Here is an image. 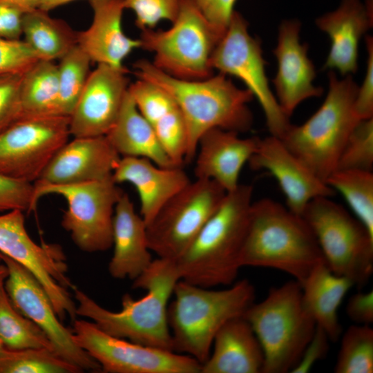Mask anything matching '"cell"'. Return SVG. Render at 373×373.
Masks as SVG:
<instances>
[{"mask_svg":"<svg viewBox=\"0 0 373 373\" xmlns=\"http://www.w3.org/2000/svg\"><path fill=\"white\" fill-rule=\"evenodd\" d=\"M135 75L160 86L175 100L187 132L185 162L195 156L198 141L207 131L219 128L238 133L248 131L253 115L248 104L252 94L237 87L227 75L218 73L202 79H182L156 68L151 61L134 64Z\"/></svg>","mask_w":373,"mask_h":373,"instance_id":"cell-1","label":"cell"},{"mask_svg":"<svg viewBox=\"0 0 373 373\" xmlns=\"http://www.w3.org/2000/svg\"><path fill=\"white\" fill-rule=\"evenodd\" d=\"M179 280L175 260L157 258L133 280V288L146 290L143 297L125 294L120 311L112 312L74 286L76 314L111 336L173 352L167 312Z\"/></svg>","mask_w":373,"mask_h":373,"instance_id":"cell-2","label":"cell"},{"mask_svg":"<svg viewBox=\"0 0 373 373\" xmlns=\"http://www.w3.org/2000/svg\"><path fill=\"white\" fill-rule=\"evenodd\" d=\"M253 186L240 184L227 192L185 251L175 260L180 280L211 288L231 285L238 274Z\"/></svg>","mask_w":373,"mask_h":373,"instance_id":"cell-3","label":"cell"},{"mask_svg":"<svg viewBox=\"0 0 373 373\" xmlns=\"http://www.w3.org/2000/svg\"><path fill=\"white\" fill-rule=\"evenodd\" d=\"M322 262H325L316 239L302 216L270 198L252 202L242 267L278 269L302 285Z\"/></svg>","mask_w":373,"mask_h":373,"instance_id":"cell-4","label":"cell"},{"mask_svg":"<svg viewBox=\"0 0 373 373\" xmlns=\"http://www.w3.org/2000/svg\"><path fill=\"white\" fill-rule=\"evenodd\" d=\"M168 307L173 352L202 364L209 356L215 336L231 318L241 316L254 303L255 288L247 279L219 290L179 280Z\"/></svg>","mask_w":373,"mask_h":373,"instance_id":"cell-5","label":"cell"},{"mask_svg":"<svg viewBox=\"0 0 373 373\" xmlns=\"http://www.w3.org/2000/svg\"><path fill=\"white\" fill-rule=\"evenodd\" d=\"M329 90L319 108L303 124L292 125L280 137L284 144L318 178L336 170L350 133L361 121L354 103L358 86L351 75L339 79L328 73Z\"/></svg>","mask_w":373,"mask_h":373,"instance_id":"cell-6","label":"cell"},{"mask_svg":"<svg viewBox=\"0 0 373 373\" xmlns=\"http://www.w3.org/2000/svg\"><path fill=\"white\" fill-rule=\"evenodd\" d=\"M242 316L262 347V373L291 372L316 327L304 307L302 286L295 280L270 289L267 297L254 303Z\"/></svg>","mask_w":373,"mask_h":373,"instance_id":"cell-7","label":"cell"},{"mask_svg":"<svg viewBox=\"0 0 373 373\" xmlns=\"http://www.w3.org/2000/svg\"><path fill=\"white\" fill-rule=\"evenodd\" d=\"M222 36L191 0H180L178 15L166 30H142L141 48L153 54V64L178 79H202L213 74L212 54Z\"/></svg>","mask_w":373,"mask_h":373,"instance_id":"cell-8","label":"cell"},{"mask_svg":"<svg viewBox=\"0 0 373 373\" xmlns=\"http://www.w3.org/2000/svg\"><path fill=\"white\" fill-rule=\"evenodd\" d=\"M332 198H314L301 216L313 232L330 270L361 289L373 272V236Z\"/></svg>","mask_w":373,"mask_h":373,"instance_id":"cell-9","label":"cell"},{"mask_svg":"<svg viewBox=\"0 0 373 373\" xmlns=\"http://www.w3.org/2000/svg\"><path fill=\"white\" fill-rule=\"evenodd\" d=\"M33 184L35 208L39 200L49 194L66 200L61 224L79 249L93 253L112 247L115 207L124 193L112 178L64 185L37 180Z\"/></svg>","mask_w":373,"mask_h":373,"instance_id":"cell-10","label":"cell"},{"mask_svg":"<svg viewBox=\"0 0 373 373\" xmlns=\"http://www.w3.org/2000/svg\"><path fill=\"white\" fill-rule=\"evenodd\" d=\"M226 194L213 180L191 181L146 225L150 251L158 258L177 260L218 209Z\"/></svg>","mask_w":373,"mask_h":373,"instance_id":"cell-11","label":"cell"},{"mask_svg":"<svg viewBox=\"0 0 373 373\" xmlns=\"http://www.w3.org/2000/svg\"><path fill=\"white\" fill-rule=\"evenodd\" d=\"M266 64L260 40L251 35L247 20L234 10L212 54L211 67L244 83L262 109L271 135L280 138L291 123L270 89Z\"/></svg>","mask_w":373,"mask_h":373,"instance_id":"cell-12","label":"cell"},{"mask_svg":"<svg viewBox=\"0 0 373 373\" xmlns=\"http://www.w3.org/2000/svg\"><path fill=\"white\" fill-rule=\"evenodd\" d=\"M76 343L106 373H200L193 357L111 336L92 321H73Z\"/></svg>","mask_w":373,"mask_h":373,"instance_id":"cell-13","label":"cell"},{"mask_svg":"<svg viewBox=\"0 0 373 373\" xmlns=\"http://www.w3.org/2000/svg\"><path fill=\"white\" fill-rule=\"evenodd\" d=\"M0 253L30 271L42 285L56 314L63 321L75 320L76 305L68 291L73 288L67 276L64 255L57 245L37 244L25 226L23 211L12 210L0 215Z\"/></svg>","mask_w":373,"mask_h":373,"instance_id":"cell-14","label":"cell"},{"mask_svg":"<svg viewBox=\"0 0 373 373\" xmlns=\"http://www.w3.org/2000/svg\"><path fill=\"white\" fill-rule=\"evenodd\" d=\"M70 117L21 118L0 134V173L35 182L68 142Z\"/></svg>","mask_w":373,"mask_h":373,"instance_id":"cell-15","label":"cell"},{"mask_svg":"<svg viewBox=\"0 0 373 373\" xmlns=\"http://www.w3.org/2000/svg\"><path fill=\"white\" fill-rule=\"evenodd\" d=\"M0 258L8 269L3 286L12 304L46 334L54 352L82 372H102L99 364L76 343L72 329L62 324L49 296L35 276L1 253Z\"/></svg>","mask_w":373,"mask_h":373,"instance_id":"cell-16","label":"cell"},{"mask_svg":"<svg viewBox=\"0 0 373 373\" xmlns=\"http://www.w3.org/2000/svg\"><path fill=\"white\" fill-rule=\"evenodd\" d=\"M126 68L99 64L90 73L86 86L70 116L74 137L106 135L115 124L128 92Z\"/></svg>","mask_w":373,"mask_h":373,"instance_id":"cell-17","label":"cell"},{"mask_svg":"<svg viewBox=\"0 0 373 373\" xmlns=\"http://www.w3.org/2000/svg\"><path fill=\"white\" fill-rule=\"evenodd\" d=\"M248 164L253 170L265 171L276 180L285 197V206L298 216L314 198L335 194L278 137L259 138Z\"/></svg>","mask_w":373,"mask_h":373,"instance_id":"cell-18","label":"cell"},{"mask_svg":"<svg viewBox=\"0 0 373 373\" xmlns=\"http://www.w3.org/2000/svg\"><path fill=\"white\" fill-rule=\"evenodd\" d=\"M300 23L285 20L278 29V42L273 52L278 68L272 82L276 99L289 117L304 100L322 95L323 89L314 85L316 69L307 56L308 46L300 44Z\"/></svg>","mask_w":373,"mask_h":373,"instance_id":"cell-19","label":"cell"},{"mask_svg":"<svg viewBox=\"0 0 373 373\" xmlns=\"http://www.w3.org/2000/svg\"><path fill=\"white\" fill-rule=\"evenodd\" d=\"M120 158L106 135L74 137L56 153L38 180L64 185L110 179Z\"/></svg>","mask_w":373,"mask_h":373,"instance_id":"cell-20","label":"cell"},{"mask_svg":"<svg viewBox=\"0 0 373 373\" xmlns=\"http://www.w3.org/2000/svg\"><path fill=\"white\" fill-rule=\"evenodd\" d=\"M259 137L242 138L239 133L219 128L210 129L200 138L195 156L196 179L211 180L225 191L236 189L240 172L255 153Z\"/></svg>","mask_w":373,"mask_h":373,"instance_id":"cell-21","label":"cell"},{"mask_svg":"<svg viewBox=\"0 0 373 373\" xmlns=\"http://www.w3.org/2000/svg\"><path fill=\"white\" fill-rule=\"evenodd\" d=\"M93 19L90 27L77 32V46L91 61L122 68L124 60L135 50L141 48L140 39L128 37L122 20L124 0H92Z\"/></svg>","mask_w":373,"mask_h":373,"instance_id":"cell-22","label":"cell"},{"mask_svg":"<svg viewBox=\"0 0 373 373\" xmlns=\"http://www.w3.org/2000/svg\"><path fill=\"white\" fill-rule=\"evenodd\" d=\"M112 179L116 184L128 182L134 186L140 197V215L146 225L191 182L182 166L164 168L146 158L135 157H122Z\"/></svg>","mask_w":373,"mask_h":373,"instance_id":"cell-23","label":"cell"},{"mask_svg":"<svg viewBox=\"0 0 373 373\" xmlns=\"http://www.w3.org/2000/svg\"><path fill=\"white\" fill-rule=\"evenodd\" d=\"M315 22L331 42L323 69L336 70L344 76L355 73L361 39L372 26V15L367 6L360 0H343L337 9Z\"/></svg>","mask_w":373,"mask_h":373,"instance_id":"cell-24","label":"cell"},{"mask_svg":"<svg viewBox=\"0 0 373 373\" xmlns=\"http://www.w3.org/2000/svg\"><path fill=\"white\" fill-rule=\"evenodd\" d=\"M112 247L108 270L114 278L134 280L153 260L148 246L146 224L125 193L115 207Z\"/></svg>","mask_w":373,"mask_h":373,"instance_id":"cell-25","label":"cell"},{"mask_svg":"<svg viewBox=\"0 0 373 373\" xmlns=\"http://www.w3.org/2000/svg\"><path fill=\"white\" fill-rule=\"evenodd\" d=\"M200 373H262L264 354L252 327L242 316L225 323Z\"/></svg>","mask_w":373,"mask_h":373,"instance_id":"cell-26","label":"cell"},{"mask_svg":"<svg viewBox=\"0 0 373 373\" xmlns=\"http://www.w3.org/2000/svg\"><path fill=\"white\" fill-rule=\"evenodd\" d=\"M304 307L316 326L323 329L330 341L342 334L338 311L347 291L354 286L346 277L332 272L325 262L315 267L302 284Z\"/></svg>","mask_w":373,"mask_h":373,"instance_id":"cell-27","label":"cell"},{"mask_svg":"<svg viewBox=\"0 0 373 373\" xmlns=\"http://www.w3.org/2000/svg\"><path fill=\"white\" fill-rule=\"evenodd\" d=\"M106 137L122 157L146 158L164 168L178 166L137 109L128 90L118 118Z\"/></svg>","mask_w":373,"mask_h":373,"instance_id":"cell-28","label":"cell"},{"mask_svg":"<svg viewBox=\"0 0 373 373\" xmlns=\"http://www.w3.org/2000/svg\"><path fill=\"white\" fill-rule=\"evenodd\" d=\"M128 92L161 144L173 145L182 140L186 133L183 116L165 90L154 83L137 79L129 85Z\"/></svg>","mask_w":373,"mask_h":373,"instance_id":"cell-29","label":"cell"},{"mask_svg":"<svg viewBox=\"0 0 373 373\" xmlns=\"http://www.w3.org/2000/svg\"><path fill=\"white\" fill-rule=\"evenodd\" d=\"M22 35L39 59H60L77 45V32L39 8L23 14Z\"/></svg>","mask_w":373,"mask_h":373,"instance_id":"cell-30","label":"cell"},{"mask_svg":"<svg viewBox=\"0 0 373 373\" xmlns=\"http://www.w3.org/2000/svg\"><path fill=\"white\" fill-rule=\"evenodd\" d=\"M21 102V118L60 115L57 65L54 61L39 59L23 73Z\"/></svg>","mask_w":373,"mask_h":373,"instance_id":"cell-31","label":"cell"},{"mask_svg":"<svg viewBox=\"0 0 373 373\" xmlns=\"http://www.w3.org/2000/svg\"><path fill=\"white\" fill-rule=\"evenodd\" d=\"M326 183L345 200L355 218L373 236V173L371 171L337 169Z\"/></svg>","mask_w":373,"mask_h":373,"instance_id":"cell-32","label":"cell"},{"mask_svg":"<svg viewBox=\"0 0 373 373\" xmlns=\"http://www.w3.org/2000/svg\"><path fill=\"white\" fill-rule=\"evenodd\" d=\"M0 340L8 350L48 349L54 352L46 334L15 309L3 285H0Z\"/></svg>","mask_w":373,"mask_h":373,"instance_id":"cell-33","label":"cell"},{"mask_svg":"<svg viewBox=\"0 0 373 373\" xmlns=\"http://www.w3.org/2000/svg\"><path fill=\"white\" fill-rule=\"evenodd\" d=\"M59 60L58 110L60 115L70 117L87 82L91 60L77 45Z\"/></svg>","mask_w":373,"mask_h":373,"instance_id":"cell-34","label":"cell"},{"mask_svg":"<svg viewBox=\"0 0 373 373\" xmlns=\"http://www.w3.org/2000/svg\"><path fill=\"white\" fill-rule=\"evenodd\" d=\"M341 336L334 372H373V329L370 325H351Z\"/></svg>","mask_w":373,"mask_h":373,"instance_id":"cell-35","label":"cell"},{"mask_svg":"<svg viewBox=\"0 0 373 373\" xmlns=\"http://www.w3.org/2000/svg\"><path fill=\"white\" fill-rule=\"evenodd\" d=\"M78 367L48 349L0 352V373H79Z\"/></svg>","mask_w":373,"mask_h":373,"instance_id":"cell-36","label":"cell"},{"mask_svg":"<svg viewBox=\"0 0 373 373\" xmlns=\"http://www.w3.org/2000/svg\"><path fill=\"white\" fill-rule=\"evenodd\" d=\"M373 169V117L361 120L350 133L338 159L337 169Z\"/></svg>","mask_w":373,"mask_h":373,"instance_id":"cell-37","label":"cell"},{"mask_svg":"<svg viewBox=\"0 0 373 373\" xmlns=\"http://www.w3.org/2000/svg\"><path fill=\"white\" fill-rule=\"evenodd\" d=\"M180 0H124L125 9L132 10L135 25L141 30L153 29L162 21L173 22Z\"/></svg>","mask_w":373,"mask_h":373,"instance_id":"cell-38","label":"cell"},{"mask_svg":"<svg viewBox=\"0 0 373 373\" xmlns=\"http://www.w3.org/2000/svg\"><path fill=\"white\" fill-rule=\"evenodd\" d=\"M22 75H0V134L22 117Z\"/></svg>","mask_w":373,"mask_h":373,"instance_id":"cell-39","label":"cell"},{"mask_svg":"<svg viewBox=\"0 0 373 373\" xmlns=\"http://www.w3.org/2000/svg\"><path fill=\"white\" fill-rule=\"evenodd\" d=\"M34 184L0 173V213L12 210L30 212L33 203Z\"/></svg>","mask_w":373,"mask_h":373,"instance_id":"cell-40","label":"cell"},{"mask_svg":"<svg viewBox=\"0 0 373 373\" xmlns=\"http://www.w3.org/2000/svg\"><path fill=\"white\" fill-rule=\"evenodd\" d=\"M39 59L24 40L0 37V75L23 74Z\"/></svg>","mask_w":373,"mask_h":373,"instance_id":"cell-41","label":"cell"},{"mask_svg":"<svg viewBox=\"0 0 373 373\" xmlns=\"http://www.w3.org/2000/svg\"><path fill=\"white\" fill-rule=\"evenodd\" d=\"M367 51L366 72L360 87H358L354 103L356 115L361 120L373 117V39H365Z\"/></svg>","mask_w":373,"mask_h":373,"instance_id":"cell-42","label":"cell"},{"mask_svg":"<svg viewBox=\"0 0 373 373\" xmlns=\"http://www.w3.org/2000/svg\"><path fill=\"white\" fill-rule=\"evenodd\" d=\"M329 342L330 340L325 332L316 326L312 338L291 372H309L314 365L327 354Z\"/></svg>","mask_w":373,"mask_h":373,"instance_id":"cell-43","label":"cell"},{"mask_svg":"<svg viewBox=\"0 0 373 373\" xmlns=\"http://www.w3.org/2000/svg\"><path fill=\"white\" fill-rule=\"evenodd\" d=\"M346 313L355 324L370 325L373 323L372 290L353 294L346 305Z\"/></svg>","mask_w":373,"mask_h":373,"instance_id":"cell-44","label":"cell"},{"mask_svg":"<svg viewBox=\"0 0 373 373\" xmlns=\"http://www.w3.org/2000/svg\"><path fill=\"white\" fill-rule=\"evenodd\" d=\"M236 2V0H213L203 11L207 20L222 36L229 26Z\"/></svg>","mask_w":373,"mask_h":373,"instance_id":"cell-45","label":"cell"},{"mask_svg":"<svg viewBox=\"0 0 373 373\" xmlns=\"http://www.w3.org/2000/svg\"><path fill=\"white\" fill-rule=\"evenodd\" d=\"M23 13L0 2V37L19 39L22 35Z\"/></svg>","mask_w":373,"mask_h":373,"instance_id":"cell-46","label":"cell"},{"mask_svg":"<svg viewBox=\"0 0 373 373\" xmlns=\"http://www.w3.org/2000/svg\"><path fill=\"white\" fill-rule=\"evenodd\" d=\"M0 2L24 13L39 7L40 0H0Z\"/></svg>","mask_w":373,"mask_h":373,"instance_id":"cell-47","label":"cell"},{"mask_svg":"<svg viewBox=\"0 0 373 373\" xmlns=\"http://www.w3.org/2000/svg\"><path fill=\"white\" fill-rule=\"evenodd\" d=\"M75 0H40L39 8L49 12L60 6L66 4ZM92 1V0H89Z\"/></svg>","mask_w":373,"mask_h":373,"instance_id":"cell-48","label":"cell"},{"mask_svg":"<svg viewBox=\"0 0 373 373\" xmlns=\"http://www.w3.org/2000/svg\"><path fill=\"white\" fill-rule=\"evenodd\" d=\"M202 12L213 1V0H191Z\"/></svg>","mask_w":373,"mask_h":373,"instance_id":"cell-49","label":"cell"},{"mask_svg":"<svg viewBox=\"0 0 373 373\" xmlns=\"http://www.w3.org/2000/svg\"><path fill=\"white\" fill-rule=\"evenodd\" d=\"M8 276V269L5 264L0 263V285H3Z\"/></svg>","mask_w":373,"mask_h":373,"instance_id":"cell-50","label":"cell"},{"mask_svg":"<svg viewBox=\"0 0 373 373\" xmlns=\"http://www.w3.org/2000/svg\"><path fill=\"white\" fill-rule=\"evenodd\" d=\"M6 347H4L3 343L1 342V341L0 340V352L3 351V350H5Z\"/></svg>","mask_w":373,"mask_h":373,"instance_id":"cell-51","label":"cell"},{"mask_svg":"<svg viewBox=\"0 0 373 373\" xmlns=\"http://www.w3.org/2000/svg\"><path fill=\"white\" fill-rule=\"evenodd\" d=\"M1 262H2V261H1V258H0V263H1Z\"/></svg>","mask_w":373,"mask_h":373,"instance_id":"cell-52","label":"cell"}]
</instances>
